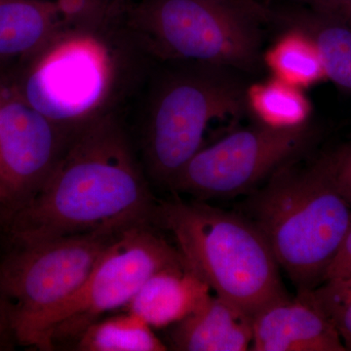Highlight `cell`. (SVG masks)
<instances>
[{
    "label": "cell",
    "mask_w": 351,
    "mask_h": 351,
    "mask_svg": "<svg viewBox=\"0 0 351 351\" xmlns=\"http://www.w3.org/2000/svg\"><path fill=\"white\" fill-rule=\"evenodd\" d=\"M156 206L123 122L112 112L80 127L38 195L0 221L11 244H27L152 223Z\"/></svg>",
    "instance_id": "1"
},
{
    "label": "cell",
    "mask_w": 351,
    "mask_h": 351,
    "mask_svg": "<svg viewBox=\"0 0 351 351\" xmlns=\"http://www.w3.org/2000/svg\"><path fill=\"white\" fill-rule=\"evenodd\" d=\"M286 164L252 195L247 210L299 293L322 283L351 223V206L324 157Z\"/></svg>",
    "instance_id": "2"
},
{
    "label": "cell",
    "mask_w": 351,
    "mask_h": 351,
    "mask_svg": "<svg viewBox=\"0 0 351 351\" xmlns=\"http://www.w3.org/2000/svg\"><path fill=\"white\" fill-rule=\"evenodd\" d=\"M157 64L142 110L143 159L147 175L170 189L211 126L235 125L248 113V85L243 73L223 66Z\"/></svg>",
    "instance_id": "3"
},
{
    "label": "cell",
    "mask_w": 351,
    "mask_h": 351,
    "mask_svg": "<svg viewBox=\"0 0 351 351\" xmlns=\"http://www.w3.org/2000/svg\"><path fill=\"white\" fill-rule=\"evenodd\" d=\"M152 223L168 230L198 276L252 318L287 299L267 239L253 221L197 201L156 203Z\"/></svg>",
    "instance_id": "4"
},
{
    "label": "cell",
    "mask_w": 351,
    "mask_h": 351,
    "mask_svg": "<svg viewBox=\"0 0 351 351\" xmlns=\"http://www.w3.org/2000/svg\"><path fill=\"white\" fill-rule=\"evenodd\" d=\"M270 10L252 0H141L122 29L154 63L211 64L243 75L263 64Z\"/></svg>",
    "instance_id": "5"
},
{
    "label": "cell",
    "mask_w": 351,
    "mask_h": 351,
    "mask_svg": "<svg viewBox=\"0 0 351 351\" xmlns=\"http://www.w3.org/2000/svg\"><path fill=\"white\" fill-rule=\"evenodd\" d=\"M145 61L121 25L106 32L64 27L8 86L48 119L80 127L114 112L131 64Z\"/></svg>",
    "instance_id": "6"
},
{
    "label": "cell",
    "mask_w": 351,
    "mask_h": 351,
    "mask_svg": "<svg viewBox=\"0 0 351 351\" xmlns=\"http://www.w3.org/2000/svg\"><path fill=\"white\" fill-rule=\"evenodd\" d=\"M184 261L152 223L130 226L108 245L78 290L16 332V343L44 351L75 345L90 325L125 308L156 272Z\"/></svg>",
    "instance_id": "7"
},
{
    "label": "cell",
    "mask_w": 351,
    "mask_h": 351,
    "mask_svg": "<svg viewBox=\"0 0 351 351\" xmlns=\"http://www.w3.org/2000/svg\"><path fill=\"white\" fill-rule=\"evenodd\" d=\"M120 232L82 233L12 245L0 260V294L10 311L14 337L75 293Z\"/></svg>",
    "instance_id": "8"
},
{
    "label": "cell",
    "mask_w": 351,
    "mask_h": 351,
    "mask_svg": "<svg viewBox=\"0 0 351 351\" xmlns=\"http://www.w3.org/2000/svg\"><path fill=\"white\" fill-rule=\"evenodd\" d=\"M311 137L308 125L282 130L256 123L235 129L201 149L170 189L201 200L242 195L301 158Z\"/></svg>",
    "instance_id": "9"
},
{
    "label": "cell",
    "mask_w": 351,
    "mask_h": 351,
    "mask_svg": "<svg viewBox=\"0 0 351 351\" xmlns=\"http://www.w3.org/2000/svg\"><path fill=\"white\" fill-rule=\"evenodd\" d=\"M80 127L48 119L14 88L0 85V218L38 195Z\"/></svg>",
    "instance_id": "10"
},
{
    "label": "cell",
    "mask_w": 351,
    "mask_h": 351,
    "mask_svg": "<svg viewBox=\"0 0 351 351\" xmlns=\"http://www.w3.org/2000/svg\"><path fill=\"white\" fill-rule=\"evenodd\" d=\"M254 351H345L331 322L299 293L265 307L253 317Z\"/></svg>",
    "instance_id": "11"
},
{
    "label": "cell",
    "mask_w": 351,
    "mask_h": 351,
    "mask_svg": "<svg viewBox=\"0 0 351 351\" xmlns=\"http://www.w3.org/2000/svg\"><path fill=\"white\" fill-rule=\"evenodd\" d=\"M211 291L184 261L149 277L125 311L140 316L152 328L170 327L199 308Z\"/></svg>",
    "instance_id": "12"
},
{
    "label": "cell",
    "mask_w": 351,
    "mask_h": 351,
    "mask_svg": "<svg viewBox=\"0 0 351 351\" xmlns=\"http://www.w3.org/2000/svg\"><path fill=\"white\" fill-rule=\"evenodd\" d=\"M170 348L180 351H245L253 341V318L219 295L173 325Z\"/></svg>",
    "instance_id": "13"
},
{
    "label": "cell",
    "mask_w": 351,
    "mask_h": 351,
    "mask_svg": "<svg viewBox=\"0 0 351 351\" xmlns=\"http://www.w3.org/2000/svg\"><path fill=\"white\" fill-rule=\"evenodd\" d=\"M62 29L53 0H0V64H19V75Z\"/></svg>",
    "instance_id": "14"
},
{
    "label": "cell",
    "mask_w": 351,
    "mask_h": 351,
    "mask_svg": "<svg viewBox=\"0 0 351 351\" xmlns=\"http://www.w3.org/2000/svg\"><path fill=\"white\" fill-rule=\"evenodd\" d=\"M270 24L292 27L311 38L319 53L327 80L351 93V25L316 9L271 11Z\"/></svg>",
    "instance_id": "15"
},
{
    "label": "cell",
    "mask_w": 351,
    "mask_h": 351,
    "mask_svg": "<svg viewBox=\"0 0 351 351\" xmlns=\"http://www.w3.org/2000/svg\"><path fill=\"white\" fill-rule=\"evenodd\" d=\"M246 106L257 123L282 130L308 125L313 113L304 89L274 76L247 86Z\"/></svg>",
    "instance_id": "16"
},
{
    "label": "cell",
    "mask_w": 351,
    "mask_h": 351,
    "mask_svg": "<svg viewBox=\"0 0 351 351\" xmlns=\"http://www.w3.org/2000/svg\"><path fill=\"white\" fill-rule=\"evenodd\" d=\"M263 64L271 76L304 90L327 80L313 41L292 27L281 29L278 38L263 52Z\"/></svg>",
    "instance_id": "17"
},
{
    "label": "cell",
    "mask_w": 351,
    "mask_h": 351,
    "mask_svg": "<svg viewBox=\"0 0 351 351\" xmlns=\"http://www.w3.org/2000/svg\"><path fill=\"white\" fill-rule=\"evenodd\" d=\"M73 346L82 351H165L169 348L143 318L128 311L96 321Z\"/></svg>",
    "instance_id": "18"
},
{
    "label": "cell",
    "mask_w": 351,
    "mask_h": 351,
    "mask_svg": "<svg viewBox=\"0 0 351 351\" xmlns=\"http://www.w3.org/2000/svg\"><path fill=\"white\" fill-rule=\"evenodd\" d=\"M301 294L332 323L346 350H351V276L324 281Z\"/></svg>",
    "instance_id": "19"
},
{
    "label": "cell",
    "mask_w": 351,
    "mask_h": 351,
    "mask_svg": "<svg viewBox=\"0 0 351 351\" xmlns=\"http://www.w3.org/2000/svg\"><path fill=\"white\" fill-rule=\"evenodd\" d=\"M58 15L68 29L106 32L121 25L126 7L108 0H53Z\"/></svg>",
    "instance_id": "20"
},
{
    "label": "cell",
    "mask_w": 351,
    "mask_h": 351,
    "mask_svg": "<svg viewBox=\"0 0 351 351\" xmlns=\"http://www.w3.org/2000/svg\"><path fill=\"white\" fill-rule=\"evenodd\" d=\"M339 191L351 206V145L325 156Z\"/></svg>",
    "instance_id": "21"
},
{
    "label": "cell",
    "mask_w": 351,
    "mask_h": 351,
    "mask_svg": "<svg viewBox=\"0 0 351 351\" xmlns=\"http://www.w3.org/2000/svg\"><path fill=\"white\" fill-rule=\"evenodd\" d=\"M351 263V223L346 230L345 237L341 240V244L336 255L332 258V262L328 265L324 276H323L322 282L324 281L334 279L338 276L343 267H346L348 263Z\"/></svg>",
    "instance_id": "22"
},
{
    "label": "cell",
    "mask_w": 351,
    "mask_h": 351,
    "mask_svg": "<svg viewBox=\"0 0 351 351\" xmlns=\"http://www.w3.org/2000/svg\"><path fill=\"white\" fill-rule=\"evenodd\" d=\"M311 8L316 9L351 22V0H302Z\"/></svg>",
    "instance_id": "23"
},
{
    "label": "cell",
    "mask_w": 351,
    "mask_h": 351,
    "mask_svg": "<svg viewBox=\"0 0 351 351\" xmlns=\"http://www.w3.org/2000/svg\"><path fill=\"white\" fill-rule=\"evenodd\" d=\"M15 341L10 311L8 304L0 294V350H9Z\"/></svg>",
    "instance_id": "24"
},
{
    "label": "cell",
    "mask_w": 351,
    "mask_h": 351,
    "mask_svg": "<svg viewBox=\"0 0 351 351\" xmlns=\"http://www.w3.org/2000/svg\"><path fill=\"white\" fill-rule=\"evenodd\" d=\"M351 276V263H348L346 267H343V269L341 270V271L339 272L338 276L335 277L334 279L336 278H341V277H348ZM331 280V279H330Z\"/></svg>",
    "instance_id": "25"
},
{
    "label": "cell",
    "mask_w": 351,
    "mask_h": 351,
    "mask_svg": "<svg viewBox=\"0 0 351 351\" xmlns=\"http://www.w3.org/2000/svg\"><path fill=\"white\" fill-rule=\"evenodd\" d=\"M108 1L112 2L113 4H117V5L127 7L125 3H124V0H108Z\"/></svg>",
    "instance_id": "26"
},
{
    "label": "cell",
    "mask_w": 351,
    "mask_h": 351,
    "mask_svg": "<svg viewBox=\"0 0 351 351\" xmlns=\"http://www.w3.org/2000/svg\"><path fill=\"white\" fill-rule=\"evenodd\" d=\"M3 202V195H2L1 189H0V205Z\"/></svg>",
    "instance_id": "27"
}]
</instances>
